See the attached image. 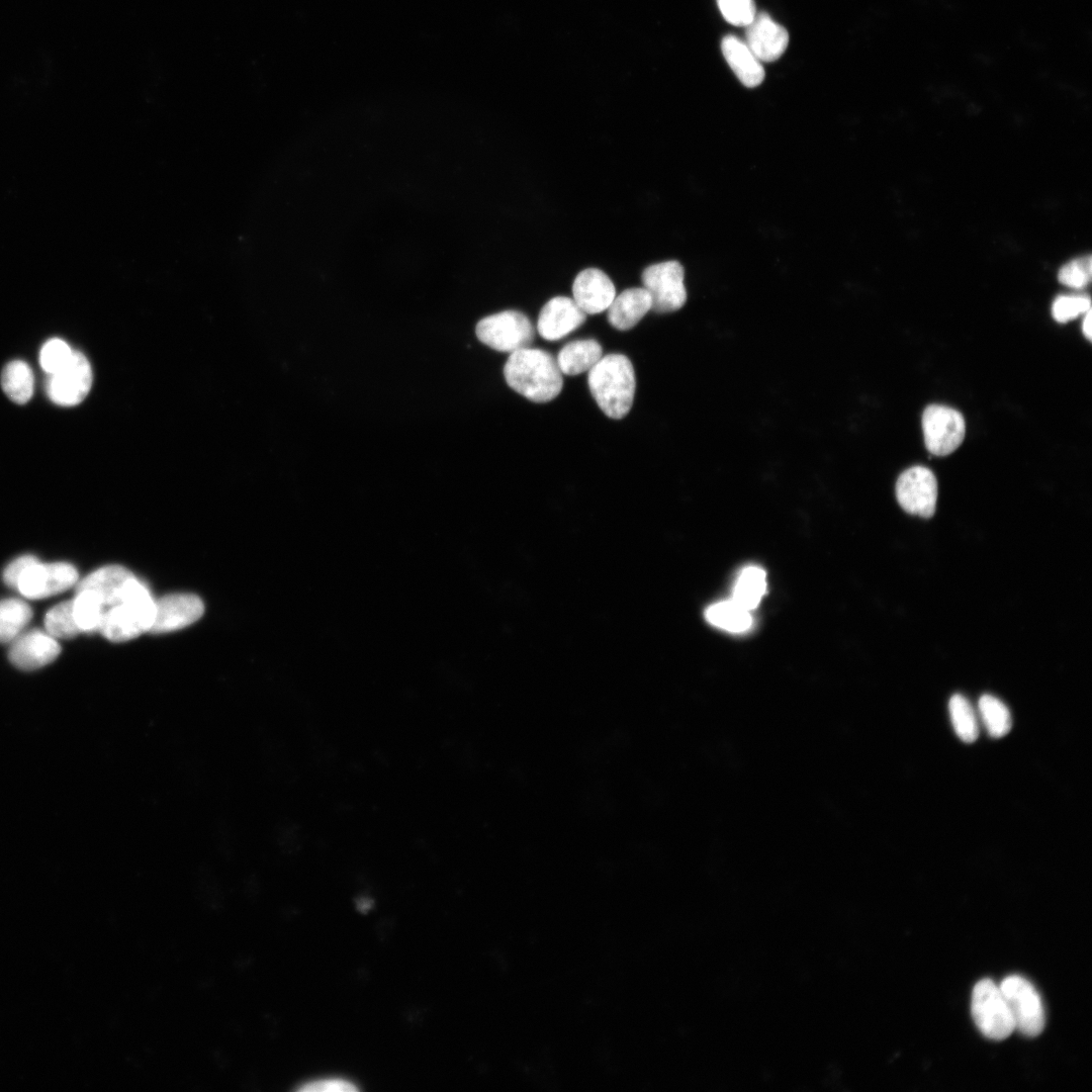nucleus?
Listing matches in <instances>:
<instances>
[{"label":"nucleus","instance_id":"4be33fe9","mask_svg":"<svg viewBox=\"0 0 1092 1092\" xmlns=\"http://www.w3.org/2000/svg\"><path fill=\"white\" fill-rule=\"evenodd\" d=\"M34 375L29 364L15 360L7 364L2 374V387L16 404L25 405L34 394Z\"/></svg>","mask_w":1092,"mask_h":1092},{"label":"nucleus","instance_id":"bb28decb","mask_svg":"<svg viewBox=\"0 0 1092 1092\" xmlns=\"http://www.w3.org/2000/svg\"><path fill=\"white\" fill-rule=\"evenodd\" d=\"M949 711L954 730L960 740L972 744L979 737L978 718L968 699L955 694L949 702Z\"/></svg>","mask_w":1092,"mask_h":1092},{"label":"nucleus","instance_id":"f257e3e1","mask_svg":"<svg viewBox=\"0 0 1092 1092\" xmlns=\"http://www.w3.org/2000/svg\"><path fill=\"white\" fill-rule=\"evenodd\" d=\"M504 377L512 390L539 404L556 399L564 387L557 359L549 352L530 347L510 354Z\"/></svg>","mask_w":1092,"mask_h":1092},{"label":"nucleus","instance_id":"5701e85b","mask_svg":"<svg viewBox=\"0 0 1092 1092\" xmlns=\"http://www.w3.org/2000/svg\"><path fill=\"white\" fill-rule=\"evenodd\" d=\"M72 606L80 632L100 631L107 607L97 593L90 590L76 591Z\"/></svg>","mask_w":1092,"mask_h":1092},{"label":"nucleus","instance_id":"9b49d317","mask_svg":"<svg viewBox=\"0 0 1092 1092\" xmlns=\"http://www.w3.org/2000/svg\"><path fill=\"white\" fill-rule=\"evenodd\" d=\"M78 582V572L70 564L38 562L21 578L17 590L26 598L39 600L58 595Z\"/></svg>","mask_w":1092,"mask_h":1092},{"label":"nucleus","instance_id":"a878e982","mask_svg":"<svg viewBox=\"0 0 1092 1092\" xmlns=\"http://www.w3.org/2000/svg\"><path fill=\"white\" fill-rule=\"evenodd\" d=\"M978 707L982 723L991 738H1004L1011 732L1013 719L1004 702L992 695H983Z\"/></svg>","mask_w":1092,"mask_h":1092},{"label":"nucleus","instance_id":"393cba45","mask_svg":"<svg viewBox=\"0 0 1092 1092\" xmlns=\"http://www.w3.org/2000/svg\"><path fill=\"white\" fill-rule=\"evenodd\" d=\"M767 591V576L758 567H748L739 575L733 600L748 611L756 609Z\"/></svg>","mask_w":1092,"mask_h":1092},{"label":"nucleus","instance_id":"1a4fd4ad","mask_svg":"<svg viewBox=\"0 0 1092 1092\" xmlns=\"http://www.w3.org/2000/svg\"><path fill=\"white\" fill-rule=\"evenodd\" d=\"M923 429L927 449L937 457H947L964 441L966 423L959 411L931 405L924 412Z\"/></svg>","mask_w":1092,"mask_h":1092},{"label":"nucleus","instance_id":"473e14b6","mask_svg":"<svg viewBox=\"0 0 1092 1092\" xmlns=\"http://www.w3.org/2000/svg\"><path fill=\"white\" fill-rule=\"evenodd\" d=\"M302 1091H337V1092H349L358 1090L356 1085L348 1079L332 1077V1078H320L309 1081L300 1088Z\"/></svg>","mask_w":1092,"mask_h":1092},{"label":"nucleus","instance_id":"a211bd4d","mask_svg":"<svg viewBox=\"0 0 1092 1092\" xmlns=\"http://www.w3.org/2000/svg\"><path fill=\"white\" fill-rule=\"evenodd\" d=\"M652 310V298L645 288H633L615 297L608 308V321L619 331L635 327Z\"/></svg>","mask_w":1092,"mask_h":1092},{"label":"nucleus","instance_id":"dca6fc26","mask_svg":"<svg viewBox=\"0 0 1092 1092\" xmlns=\"http://www.w3.org/2000/svg\"><path fill=\"white\" fill-rule=\"evenodd\" d=\"M746 44L761 62H774L782 57L789 44L787 30L768 14L757 13L746 27Z\"/></svg>","mask_w":1092,"mask_h":1092},{"label":"nucleus","instance_id":"cd10ccee","mask_svg":"<svg viewBox=\"0 0 1092 1092\" xmlns=\"http://www.w3.org/2000/svg\"><path fill=\"white\" fill-rule=\"evenodd\" d=\"M46 631L54 639H73L80 630L73 615L72 601L62 602L48 611L45 617Z\"/></svg>","mask_w":1092,"mask_h":1092},{"label":"nucleus","instance_id":"6ab92c4d","mask_svg":"<svg viewBox=\"0 0 1092 1092\" xmlns=\"http://www.w3.org/2000/svg\"><path fill=\"white\" fill-rule=\"evenodd\" d=\"M135 576L120 566H109L90 574L77 584L76 591L90 590L97 593L107 610L120 603L127 583Z\"/></svg>","mask_w":1092,"mask_h":1092},{"label":"nucleus","instance_id":"f8f14e48","mask_svg":"<svg viewBox=\"0 0 1092 1092\" xmlns=\"http://www.w3.org/2000/svg\"><path fill=\"white\" fill-rule=\"evenodd\" d=\"M203 601L193 594H172L155 600L150 632L165 633L186 628L204 614Z\"/></svg>","mask_w":1092,"mask_h":1092},{"label":"nucleus","instance_id":"aec40b11","mask_svg":"<svg viewBox=\"0 0 1092 1092\" xmlns=\"http://www.w3.org/2000/svg\"><path fill=\"white\" fill-rule=\"evenodd\" d=\"M602 346L594 339L568 343L559 353L557 361L563 375L579 376L589 372L602 358Z\"/></svg>","mask_w":1092,"mask_h":1092},{"label":"nucleus","instance_id":"423d86ee","mask_svg":"<svg viewBox=\"0 0 1092 1092\" xmlns=\"http://www.w3.org/2000/svg\"><path fill=\"white\" fill-rule=\"evenodd\" d=\"M480 341L494 350L510 352L529 348L535 338L529 318L518 311H505L481 320L477 325Z\"/></svg>","mask_w":1092,"mask_h":1092},{"label":"nucleus","instance_id":"0eeeda50","mask_svg":"<svg viewBox=\"0 0 1092 1092\" xmlns=\"http://www.w3.org/2000/svg\"><path fill=\"white\" fill-rule=\"evenodd\" d=\"M684 278V267L676 260L654 264L644 270L642 281L651 295L652 311L673 313L686 304Z\"/></svg>","mask_w":1092,"mask_h":1092},{"label":"nucleus","instance_id":"7c9ffc66","mask_svg":"<svg viewBox=\"0 0 1092 1092\" xmlns=\"http://www.w3.org/2000/svg\"><path fill=\"white\" fill-rule=\"evenodd\" d=\"M1091 276L1092 259L1091 256H1085L1064 265L1059 271L1058 280L1066 287L1082 289L1090 283Z\"/></svg>","mask_w":1092,"mask_h":1092},{"label":"nucleus","instance_id":"c85d7f7f","mask_svg":"<svg viewBox=\"0 0 1092 1092\" xmlns=\"http://www.w3.org/2000/svg\"><path fill=\"white\" fill-rule=\"evenodd\" d=\"M724 20L733 26L748 27L757 15L755 0H716Z\"/></svg>","mask_w":1092,"mask_h":1092},{"label":"nucleus","instance_id":"20e7f679","mask_svg":"<svg viewBox=\"0 0 1092 1092\" xmlns=\"http://www.w3.org/2000/svg\"><path fill=\"white\" fill-rule=\"evenodd\" d=\"M971 1012L977 1028L988 1039L1003 1041L1015 1031L1003 991L990 979H983L975 985Z\"/></svg>","mask_w":1092,"mask_h":1092},{"label":"nucleus","instance_id":"6e6552de","mask_svg":"<svg viewBox=\"0 0 1092 1092\" xmlns=\"http://www.w3.org/2000/svg\"><path fill=\"white\" fill-rule=\"evenodd\" d=\"M48 376L47 395L54 404L62 407H73L83 402L94 381L90 363L79 351H73L65 366Z\"/></svg>","mask_w":1092,"mask_h":1092},{"label":"nucleus","instance_id":"9d476101","mask_svg":"<svg viewBox=\"0 0 1092 1092\" xmlns=\"http://www.w3.org/2000/svg\"><path fill=\"white\" fill-rule=\"evenodd\" d=\"M896 497L905 512L931 518L937 509V478L928 468L921 466L910 468L898 478Z\"/></svg>","mask_w":1092,"mask_h":1092},{"label":"nucleus","instance_id":"2f4dec72","mask_svg":"<svg viewBox=\"0 0 1092 1092\" xmlns=\"http://www.w3.org/2000/svg\"><path fill=\"white\" fill-rule=\"evenodd\" d=\"M1091 310V301L1086 296L1058 297L1052 308L1053 318L1058 323H1067Z\"/></svg>","mask_w":1092,"mask_h":1092},{"label":"nucleus","instance_id":"c756f323","mask_svg":"<svg viewBox=\"0 0 1092 1092\" xmlns=\"http://www.w3.org/2000/svg\"><path fill=\"white\" fill-rule=\"evenodd\" d=\"M73 351L63 340L54 338L47 341L40 352V364L48 375L62 369L71 358Z\"/></svg>","mask_w":1092,"mask_h":1092},{"label":"nucleus","instance_id":"2eb2a0df","mask_svg":"<svg viewBox=\"0 0 1092 1092\" xmlns=\"http://www.w3.org/2000/svg\"><path fill=\"white\" fill-rule=\"evenodd\" d=\"M574 301L586 315L608 310L616 297L610 278L600 269L587 268L579 273L573 285Z\"/></svg>","mask_w":1092,"mask_h":1092},{"label":"nucleus","instance_id":"7ed1b4c3","mask_svg":"<svg viewBox=\"0 0 1092 1092\" xmlns=\"http://www.w3.org/2000/svg\"><path fill=\"white\" fill-rule=\"evenodd\" d=\"M154 614L155 600L134 577L127 583L120 603L106 611L100 631L111 642H128L150 632Z\"/></svg>","mask_w":1092,"mask_h":1092},{"label":"nucleus","instance_id":"72a5a7b5","mask_svg":"<svg viewBox=\"0 0 1092 1092\" xmlns=\"http://www.w3.org/2000/svg\"><path fill=\"white\" fill-rule=\"evenodd\" d=\"M38 562V559L34 556H23L12 562L4 572V581L7 586L17 590L21 578Z\"/></svg>","mask_w":1092,"mask_h":1092},{"label":"nucleus","instance_id":"f03ea898","mask_svg":"<svg viewBox=\"0 0 1092 1092\" xmlns=\"http://www.w3.org/2000/svg\"><path fill=\"white\" fill-rule=\"evenodd\" d=\"M588 384L600 409L611 419H623L631 410L636 379L631 361L623 354H609L589 371Z\"/></svg>","mask_w":1092,"mask_h":1092},{"label":"nucleus","instance_id":"f3484780","mask_svg":"<svg viewBox=\"0 0 1092 1092\" xmlns=\"http://www.w3.org/2000/svg\"><path fill=\"white\" fill-rule=\"evenodd\" d=\"M721 50L726 62L745 86L755 88L763 83L765 69L746 42L727 35L722 39Z\"/></svg>","mask_w":1092,"mask_h":1092},{"label":"nucleus","instance_id":"4468645a","mask_svg":"<svg viewBox=\"0 0 1092 1092\" xmlns=\"http://www.w3.org/2000/svg\"><path fill=\"white\" fill-rule=\"evenodd\" d=\"M60 652V645L53 636L34 629L17 637L9 656L17 668L34 671L54 662Z\"/></svg>","mask_w":1092,"mask_h":1092},{"label":"nucleus","instance_id":"39448f33","mask_svg":"<svg viewBox=\"0 0 1092 1092\" xmlns=\"http://www.w3.org/2000/svg\"><path fill=\"white\" fill-rule=\"evenodd\" d=\"M1011 1011L1015 1030L1034 1038L1045 1028V1011L1040 994L1026 978L1012 975L999 985Z\"/></svg>","mask_w":1092,"mask_h":1092},{"label":"nucleus","instance_id":"ddd939ff","mask_svg":"<svg viewBox=\"0 0 1092 1092\" xmlns=\"http://www.w3.org/2000/svg\"><path fill=\"white\" fill-rule=\"evenodd\" d=\"M587 316L573 299L557 297L541 309L537 331L545 340L558 341L580 328Z\"/></svg>","mask_w":1092,"mask_h":1092},{"label":"nucleus","instance_id":"412c9836","mask_svg":"<svg viewBox=\"0 0 1092 1092\" xmlns=\"http://www.w3.org/2000/svg\"><path fill=\"white\" fill-rule=\"evenodd\" d=\"M705 618L711 625L733 633L746 632L753 624L751 611L733 599L711 605L705 612Z\"/></svg>","mask_w":1092,"mask_h":1092},{"label":"nucleus","instance_id":"b1692460","mask_svg":"<svg viewBox=\"0 0 1092 1092\" xmlns=\"http://www.w3.org/2000/svg\"><path fill=\"white\" fill-rule=\"evenodd\" d=\"M33 611L25 601L6 599L0 601V644L14 642L30 623Z\"/></svg>","mask_w":1092,"mask_h":1092},{"label":"nucleus","instance_id":"f704fd0d","mask_svg":"<svg viewBox=\"0 0 1092 1092\" xmlns=\"http://www.w3.org/2000/svg\"><path fill=\"white\" fill-rule=\"evenodd\" d=\"M1091 318H1092V313H1091V310H1089L1087 313H1085V317H1084L1083 324H1082L1083 334L1089 341H1091V339H1092V329H1091L1092 321H1091Z\"/></svg>","mask_w":1092,"mask_h":1092}]
</instances>
